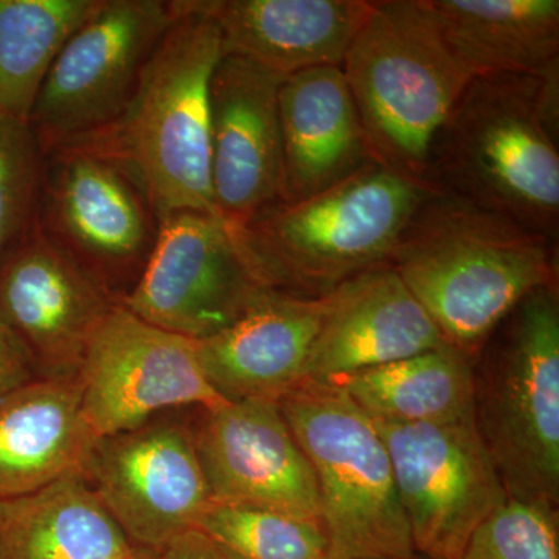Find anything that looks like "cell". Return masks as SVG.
<instances>
[{"label":"cell","mask_w":559,"mask_h":559,"mask_svg":"<svg viewBox=\"0 0 559 559\" xmlns=\"http://www.w3.org/2000/svg\"><path fill=\"white\" fill-rule=\"evenodd\" d=\"M395 559H429V558L423 557V555L412 554V555H409V557L395 558Z\"/></svg>","instance_id":"1f68e13d"},{"label":"cell","mask_w":559,"mask_h":559,"mask_svg":"<svg viewBox=\"0 0 559 559\" xmlns=\"http://www.w3.org/2000/svg\"><path fill=\"white\" fill-rule=\"evenodd\" d=\"M474 417L507 496L558 509V286L530 293L485 342Z\"/></svg>","instance_id":"8992f818"},{"label":"cell","mask_w":559,"mask_h":559,"mask_svg":"<svg viewBox=\"0 0 559 559\" xmlns=\"http://www.w3.org/2000/svg\"><path fill=\"white\" fill-rule=\"evenodd\" d=\"M283 80L253 62L223 55L210 81L213 207L235 229L282 202Z\"/></svg>","instance_id":"2e32d148"},{"label":"cell","mask_w":559,"mask_h":559,"mask_svg":"<svg viewBox=\"0 0 559 559\" xmlns=\"http://www.w3.org/2000/svg\"><path fill=\"white\" fill-rule=\"evenodd\" d=\"M223 55L286 76L341 68L371 0H204Z\"/></svg>","instance_id":"ffe728a7"},{"label":"cell","mask_w":559,"mask_h":559,"mask_svg":"<svg viewBox=\"0 0 559 559\" xmlns=\"http://www.w3.org/2000/svg\"><path fill=\"white\" fill-rule=\"evenodd\" d=\"M76 378L84 417L98 439L170 409L227 403L202 371L197 341L157 329L120 304L92 337Z\"/></svg>","instance_id":"7c38bea8"},{"label":"cell","mask_w":559,"mask_h":559,"mask_svg":"<svg viewBox=\"0 0 559 559\" xmlns=\"http://www.w3.org/2000/svg\"><path fill=\"white\" fill-rule=\"evenodd\" d=\"M436 191L373 162L331 189L231 227L271 289L323 297L388 264L415 210Z\"/></svg>","instance_id":"277c9868"},{"label":"cell","mask_w":559,"mask_h":559,"mask_svg":"<svg viewBox=\"0 0 559 559\" xmlns=\"http://www.w3.org/2000/svg\"><path fill=\"white\" fill-rule=\"evenodd\" d=\"M330 305L331 293L301 297L272 290L229 329L197 342L209 384L227 403H278L305 381L308 356Z\"/></svg>","instance_id":"ac0fdd59"},{"label":"cell","mask_w":559,"mask_h":559,"mask_svg":"<svg viewBox=\"0 0 559 559\" xmlns=\"http://www.w3.org/2000/svg\"><path fill=\"white\" fill-rule=\"evenodd\" d=\"M35 380H38V373L27 349L0 319V404Z\"/></svg>","instance_id":"f1b7e54d"},{"label":"cell","mask_w":559,"mask_h":559,"mask_svg":"<svg viewBox=\"0 0 559 559\" xmlns=\"http://www.w3.org/2000/svg\"><path fill=\"white\" fill-rule=\"evenodd\" d=\"M447 345L436 323L389 264L331 293L305 380L325 382Z\"/></svg>","instance_id":"e0dca14e"},{"label":"cell","mask_w":559,"mask_h":559,"mask_svg":"<svg viewBox=\"0 0 559 559\" xmlns=\"http://www.w3.org/2000/svg\"><path fill=\"white\" fill-rule=\"evenodd\" d=\"M197 528L241 559H330L322 522L280 511L210 503Z\"/></svg>","instance_id":"484cf974"},{"label":"cell","mask_w":559,"mask_h":559,"mask_svg":"<svg viewBox=\"0 0 559 559\" xmlns=\"http://www.w3.org/2000/svg\"><path fill=\"white\" fill-rule=\"evenodd\" d=\"M426 5L473 79L559 68L558 0H426Z\"/></svg>","instance_id":"7402d4cb"},{"label":"cell","mask_w":559,"mask_h":559,"mask_svg":"<svg viewBox=\"0 0 559 559\" xmlns=\"http://www.w3.org/2000/svg\"><path fill=\"white\" fill-rule=\"evenodd\" d=\"M460 559H559L558 509L507 499L473 533Z\"/></svg>","instance_id":"83f0119b"},{"label":"cell","mask_w":559,"mask_h":559,"mask_svg":"<svg viewBox=\"0 0 559 559\" xmlns=\"http://www.w3.org/2000/svg\"><path fill=\"white\" fill-rule=\"evenodd\" d=\"M39 229L119 304L148 263L159 221L119 167L91 151H47Z\"/></svg>","instance_id":"30bf717a"},{"label":"cell","mask_w":559,"mask_h":559,"mask_svg":"<svg viewBox=\"0 0 559 559\" xmlns=\"http://www.w3.org/2000/svg\"><path fill=\"white\" fill-rule=\"evenodd\" d=\"M176 7L175 21L124 109L100 130L64 143L119 167L159 224L187 210L216 215L210 182V81L223 57L221 33L204 0H176Z\"/></svg>","instance_id":"7a4b0ae2"},{"label":"cell","mask_w":559,"mask_h":559,"mask_svg":"<svg viewBox=\"0 0 559 559\" xmlns=\"http://www.w3.org/2000/svg\"><path fill=\"white\" fill-rule=\"evenodd\" d=\"M278 406L314 471L330 559L415 554L388 448L373 419L326 382L305 380Z\"/></svg>","instance_id":"52a82bcc"},{"label":"cell","mask_w":559,"mask_h":559,"mask_svg":"<svg viewBox=\"0 0 559 559\" xmlns=\"http://www.w3.org/2000/svg\"><path fill=\"white\" fill-rule=\"evenodd\" d=\"M278 108L285 204L322 193L377 162L341 68L286 76Z\"/></svg>","instance_id":"d6986e66"},{"label":"cell","mask_w":559,"mask_h":559,"mask_svg":"<svg viewBox=\"0 0 559 559\" xmlns=\"http://www.w3.org/2000/svg\"><path fill=\"white\" fill-rule=\"evenodd\" d=\"M116 305L38 223L0 259V319L44 380L79 374L87 345Z\"/></svg>","instance_id":"9a60e30c"},{"label":"cell","mask_w":559,"mask_h":559,"mask_svg":"<svg viewBox=\"0 0 559 559\" xmlns=\"http://www.w3.org/2000/svg\"><path fill=\"white\" fill-rule=\"evenodd\" d=\"M190 426L210 503L322 522L314 471L278 403L246 400L197 409Z\"/></svg>","instance_id":"5bb4252c"},{"label":"cell","mask_w":559,"mask_h":559,"mask_svg":"<svg viewBox=\"0 0 559 559\" xmlns=\"http://www.w3.org/2000/svg\"><path fill=\"white\" fill-rule=\"evenodd\" d=\"M380 421L457 423L474 417V364L450 347L430 349L373 369L331 378Z\"/></svg>","instance_id":"cb8c5ba5"},{"label":"cell","mask_w":559,"mask_h":559,"mask_svg":"<svg viewBox=\"0 0 559 559\" xmlns=\"http://www.w3.org/2000/svg\"><path fill=\"white\" fill-rule=\"evenodd\" d=\"M176 13V0H102L66 40L33 106L28 123L46 153L119 116Z\"/></svg>","instance_id":"9c48e42d"},{"label":"cell","mask_w":559,"mask_h":559,"mask_svg":"<svg viewBox=\"0 0 559 559\" xmlns=\"http://www.w3.org/2000/svg\"><path fill=\"white\" fill-rule=\"evenodd\" d=\"M102 0H0V112L28 121L66 40Z\"/></svg>","instance_id":"d4e9b609"},{"label":"cell","mask_w":559,"mask_h":559,"mask_svg":"<svg viewBox=\"0 0 559 559\" xmlns=\"http://www.w3.org/2000/svg\"><path fill=\"white\" fill-rule=\"evenodd\" d=\"M135 549L83 476L0 502V559H128Z\"/></svg>","instance_id":"603a6c76"},{"label":"cell","mask_w":559,"mask_h":559,"mask_svg":"<svg viewBox=\"0 0 559 559\" xmlns=\"http://www.w3.org/2000/svg\"><path fill=\"white\" fill-rule=\"evenodd\" d=\"M83 479L140 549L160 551L197 528L210 506L190 419L157 415L138 428L100 437Z\"/></svg>","instance_id":"4fadbf2b"},{"label":"cell","mask_w":559,"mask_h":559,"mask_svg":"<svg viewBox=\"0 0 559 559\" xmlns=\"http://www.w3.org/2000/svg\"><path fill=\"white\" fill-rule=\"evenodd\" d=\"M160 559H241L200 528H191L159 551Z\"/></svg>","instance_id":"f546056e"},{"label":"cell","mask_w":559,"mask_h":559,"mask_svg":"<svg viewBox=\"0 0 559 559\" xmlns=\"http://www.w3.org/2000/svg\"><path fill=\"white\" fill-rule=\"evenodd\" d=\"M559 68L476 76L430 151L426 182L558 241Z\"/></svg>","instance_id":"3957f363"},{"label":"cell","mask_w":559,"mask_h":559,"mask_svg":"<svg viewBox=\"0 0 559 559\" xmlns=\"http://www.w3.org/2000/svg\"><path fill=\"white\" fill-rule=\"evenodd\" d=\"M272 290L226 221L187 210L162 221L148 263L120 305L200 342L229 329Z\"/></svg>","instance_id":"ba28073f"},{"label":"cell","mask_w":559,"mask_h":559,"mask_svg":"<svg viewBox=\"0 0 559 559\" xmlns=\"http://www.w3.org/2000/svg\"><path fill=\"white\" fill-rule=\"evenodd\" d=\"M128 559H160L159 551L148 550V549H138L134 550V554L131 555Z\"/></svg>","instance_id":"4dcf8cb0"},{"label":"cell","mask_w":559,"mask_h":559,"mask_svg":"<svg viewBox=\"0 0 559 559\" xmlns=\"http://www.w3.org/2000/svg\"><path fill=\"white\" fill-rule=\"evenodd\" d=\"M388 264L447 345L474 364L522 299L558 286V241L436 190L415 210Z\"/></svg>","instance_id":"6da1fadb"},{"label":"cell","mask_w":559,"mask_h":559,"mask_svg":"<svg viewBox=\"0 0 559 559\" xmlns=\"http://www.w3.org/2000/svg\"><path fill=\"white\" fill-rule=\"evenodd\" d=\"M98 437L79 378L38 380L0 404V502L83 476Z\"/></svg>","instance_id":"44dd1931"},{"label":"cell","mask_w":559,"mask_h":559,"mask_svg":"<svg viewBox=\"0 0 559 559\" xmlns=\"http://www.w3.org/2000/svg\"><path fill=\"white\" fill-rule=\"evenodd\" d=\"M341 69L374 159L426 182L433 142L473 80L426 0H371Z\"/></svg>","instance_id":"5b68a950"},{"label":"cell","mask_w":559,"mask_h":559,"mask_svg":"<svg viewBox=\"0 0 559 559\" xmlns=\"http://www.w3.org/2000/svg\"><path fill=\"white\" fill-rule=\"evenodd\" d=\"M44 167L31 123L0 112V259L38 218Z\"/></svg>","instance_id":"4316f807"},{"label":"cell","mask_w":559,"mask_h":559,"mask_svg":"<svg viewBox=\"0 0 559 559\" xmlns=\"http://www.w3.org/2000/svg\"><path fill=\"white\" fill-rule=\"evenodd\" d=\"M373 421L388 448L415 554L462 558L473 533L509 499L476 419Z\"/></svg>","instance_id":"8fae6325"}]
</instances>
